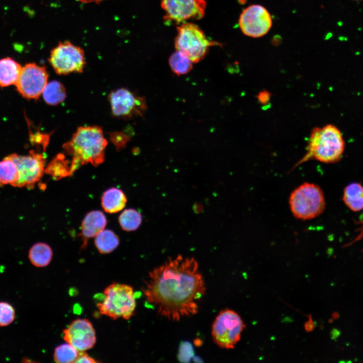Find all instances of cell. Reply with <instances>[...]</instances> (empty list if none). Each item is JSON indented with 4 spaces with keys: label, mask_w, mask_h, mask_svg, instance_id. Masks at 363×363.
Masks as SVG:
<instances>
[{
    "label": "cell",
    "mask_w": 363,
    "mask_h": 363,
    "mask_svg": "<svg viewBox=\"0 0 363 363\" xmlns=\"http://www.w3.org/2000/svg\"><path fill=\"white\" fill-rule=\"evenodd\" d=\"M48 74L44 66L28 63L22 67L15 84L20 94L28 99H37L42 95L46 85Z\"/></svg>",
    "instance_id": "11"
},
{
    "label": "cell",
    "mask_w": 363,
    "mask_h": 363,
    "mask_svg": "<svg viewBox=\"0 0 363 363\" xmlns=\"http://www.w3.org/2000/svg\"><path fill=\"white\" fill-rule=\"evenodd\" d=\"M242 32L246 36L259 38L266 35L272 25L268 11L260 5H252L243 10L238 19Z\"/></svg>",
    "instance_id": "12"
},
{
    "label": "cell",
    "mask_w": 363,
    "mask_h": 363,
    "mask_svg": "<svg viewBox=\"0 0 363 363\" xmlns=\"http://www.w3.org/2000/svg\"><path fill=\"white\" fill-rule=\"evenodd\" d=\"M118 236L112 230H103L96 236L95 245L100 253L108 254L114 250L118 246Z\"/></svg>",
    "instance_id": "21"
},
{
    "label": "cell",
    "mask_w": 363,
    "mask_h": 363,
    "mask_svg": "<svg viewBox=\"0 0 363 363\" xmlns=\"http://www.w3.org/2000/svg\"><path fill=\"white\" fill-rule=\"evenodd\" d=\"M16 316L14 307L6 301H0V327L7 326L12 324Z\"/></svg>",
    "instance_id": "27"
},
{
    "label": "cell",
    "mask_w": 363,
    "mask_h": 363,
    "mask_svg": "<svg viewBox=\"0 0 363 363\" xmlns=\"http://www.w3.org/2000/svg\"><path fill=\"white\" fill-rule=\"evenodd\" d=\"M19 178L17 166L9 156L0 161V186L9 184L14 187Z\"/></svg>",
    "instance_id": "22"
},
{
    "label": "cell",
    "mask_w": 363,
    "mask_h": 363,
    "mask_svg": "<svg viewBox=\"0 0 363 363\" xmlns=\"http://www.w3.org/2000/svg\"><path fill=\"white\" fill-rule=\"evenodd\" d=\"M9 156L15 163L19 174V180L14 187L33 189L44 173V156L32 150L26 155L14 153Z\"/></svg>",
    "instance_id": "10"
},
{
    "label": "cell",
    "mask_w": 363,
    "mask_h": 363,
    "mask_svg": "<svg viewBox=\"0 0 363 363\" xmlns=\"http://www.w3.org/2000/svg\"><path fill=\"white\" fill-rule=\"evenodd\" d=\"M22 69L20 64L11 57L0 59V87L15 85Z\"/></svg>",
    "instance_id": "16"
},
{
    "label": "cell",
    "mask_w": 363,
    "mask_h": 363,
    "mask_svg": "<svg viewBox=\"0 0 363 363\" xmlns=\"http://www.w3.org/2000/svg\"><path fill=\"white\" fill-rule=\"evenodd\" d=\"M290 211L297 219L315 218L325 210L326 202L321 188L313 183H304L295 188L289 198Z\"/></svg>",
    "instance_id": "4"
},
{
    "label": "cell",
    "mask_w": 363,
    "mask_h": 363,
    "mask_svg": "<svg viewBox=\"0 0 363 363\" xmlns=\"http://www.w3.org/2000/svg\"><path fill=\"white\" fill-rule=\"evenodd\" d=\"M64 340L79 351L92 348L96 342L95 329L87 319H77L63 330Z\"/></svg>",
    "instance_id": "14"
},
{
    "label": "cell",
    "mask_w": 363,
    "mask_h": 363,
    "mask_svg": "<svg viewBox=\"0 0 363 363\" xmlns=\"http://www.w3.org/2000/svg\"><path fill=\"white\" fill-rule=\"evenodd\" d=\"M107 145L101 127H79L71 140L63 146L64 153L72 157L70 162L71 175L81 165L88 163L94 166L101 164L104 160Z\"/></svg>",
    "instance_id": "2"
},
{
    "label": "cell",
    "mask_w": 363,
    "mask_h": 363,
    "mask_svg": "<svg viewBox=\"0 0 363 363\" xmlns=\"http://www.w3.org/2000/svg\"><path fill=\"white\" fill-rule=\"evenodd\" d=\"M75 362L94 363L98 362V361L95 360L93 358L90 357L85 351H80L79 355Z\"/></svg>",
    "instance_id": "29"
},
{
    "label": "cell",
    "mask_w": 363,
    "mask_h": 363,
    "mask_svg": "<svg viewBox=\"0 0 363 363\" xmlns=\"http://www.w3.org/2000/svg\"><path fill=\"white\" fill-rule=\"evenodd\" d=\"M193 63L187 56L176 50L169 59V66L173 73L178 75H185L192 69Z\"/></svg>",
    "instance_id": "25"
},
{
    "label": "cell",
    "mask_w": 363,
    "mask_h": 363,
    "mask_svg": "<svg viewBox=\"0 0 363 363\" xmlns=\"http://www.w3.org/2000/svg\"><path fill=\"white\" fill-rule=\"evenodd\" d=\"M48 62L58 75L82 73L86 65L83 49L69 41L60 42L52 49Z\"/></svg>",
    "instance_id": "8"
},
{
    "label": "cell",
    "mask_w": 363,
    "mask_h": 363,
    "mask_svg": "<svg viewBox=\"0 0 363 363\" xmlns=\"http://www.w3.org/2000/svg\"><path fill=\"white\" fill-rule=\"evenodd\" d=\"M52 255V249L48 245L44 243H37L30 249L28 258L34 266L44 267L50 263Z\"/></svg>",
    "instance_id": "19"
},
{
    "label": "cell",
    "mask_w": 363,
    "mask_h": 363,
    "mask_svg": "<svg viewBox=\"0 0 363 363\" xmlns=\"http://www.w3.org/2000/svg\"><path fill=\"white\" fill-rule=\"evenodd\" d=\"M142 221L141 213L135 209L130 208L123 211L118 217L122 228L126 231L137 230Z\"/></svg>",
    "instance_id": "24"
},
{
    "label": "cell",
    "mask_w": 363,
    "mask_h": 363,
    "mask_svg": "<svg viewBox=\"0 0 363 363\" xmlns=\"http://www.w3.org/2000/svg\"><path fill=\"white\" fill-rule=\"evenodd\" d=\"M344 149L342 133L337 127L328 124L314 128L311 132L306 153L294 167L311 159L335 163L341 158Z\"/></svg>",
    "instance_id": "3"
},
{
    "label": "cell",
    "mask_w": 363,
    "mask_h": 363,
    "mask_svg": "<svg viewBox=\"0 0 363 363\" xmlns=\"http://www.w3.org/2000/svg\"><path fill=\"white\" fill-rule=\"evenodd\" d=\"M174 44L176 50L187 56L194 63L204 58L210 47L221 44L209 39L197 25L187 22L177 28Z\"/></svg>",
    "instance_id": "6"
},
{
    "label": "cell",
    "mask_w": 363,
    "mask_h": 363,
    "mask_svg": "<svg viewBox=\"0 0 363 363\" xmlns=\"http://www.w3.org/2000/svg\"><path fill=\"white\" fill-rule=\"evenodd\" d=\"M109 101L113 115L123 118L141 115L146 109L144 98L136 96L126 88L111 91Z\"/></svg>",
    "instance_id": "13"
},
{
    "label": "cell",
    "mask_w": 363,
    "mask_h": 363,
    "mask_svg": "<svg viewBox=\"0 0 363 363\" xmlns=\"http://www.w3.org/2000/svg\"><path fill=\"white\" fill-rule=\"evenodd\" d=\"M106 222L105 215L99 210L91 211L86 215L81 225L83 248L87 246L88 239L95 237L104 230Z\"/></svg>",
    "instance_id": "15"
},
{
    "label": "cell",
    "mask_w": 363,
    "mask_h": 363,
    "mask_svg": "<svg viewBox=\"0 0 363 363\" xmlns=\"http://www.w3.org/2000/svg\"><path fill=\"white\" fill-rule=\"evenodd\" d=\"M257 98L261 104H266L270 100V93L266 90H263L259 93Z\"/></svg>",
    "instance_id": "30"
},
{
    "label": "cell",
    "mask_w": 363,
    "mask_h": 363,
    "mask_svg": "<svg viewBox=\"0 0 363 363\" xmlns=\"http://www.w3.org/2000/svg\"><path fill=\"white\" fill-rule=\"evenodd\" d=\"M245 327L243 320L236 312L227 309L223 310L219 312L212 324L213 340L222 348L233 349L240 340Z\"/></svg>",
    "instance_id": "7"
},
{
    "label": "cell",
    "mask_w": 363,
    "mask_h": 363,
    "mask_svg": "<svg viewBox=\"0 0 363 363\" xmlns=\"http://www.w3.org/2000/svg\"><path fill=\"white\" fill-rule=\"evenodd\" d=\"M333 330L335 332V333H333V332H332V333H333V338H336L340 335V333L339 331V330H338L337 329H334Z\"/></svg>",
    "instance_id": "32"
},
{
    "label": "cell",
    "mask_w": 363,
    "mask_h": 363,
    "mask_svg": "<svg viewBox=\"0 0 363 363\" xmlns=\"http://www.w3.org/2000/svg\"><path fill=\"white\" fill-rule=\"evenodd\" d=\"M79 352L76 348L66 342L55 347L53 353L54 360L58 363L75 362Z\"/></svg>",
    "instance_id": "26"
},
{
    "label": "cell",
    "mask_w": 363,
    "mask_h": 363,
    "mask_svg": "<svg viewBox=\"0 0 363 363\" xmlns=\"http://www.w3.org/2000/svg\"><path fill=\"white\" fill-rule=\"evenodd\" d=\"M161 6L167 24H180L189 20H200L205 15V0H162Z\"/></svg>",
    "instance_id": "9"
},
{
    "label": "cell",
    "mask_w": 363,
    "mask_h": 363,
    "mask_svg": "<svg viewBox=\"0 0 363 363\" xmlns=\"http://www.w3.org/2000/svg\"><path fill=\"white\" fill-rule=\"evenodd\" d=\"M42 95L45 102L50 105L61 103L67 96L64 86L60 82L55 80L47 83Z\"/></svg>",
    "instance_id": "20"
},
{
    "label": "cell",
    "mask_w": 363,
    "mask_h": 363,
    "mask_svg": "<svg viewBox=\"0 0 363 363\" xmlns=\"http://www.w3.org/2000/svg\"><path fill=\"white\" fill-rule=\"evenodd\" d=\"M177 355L178 360L183 362H189L194 356V351L192 345L188 341L181 342Z\"/></svg>",
    "instance_id": "28"
},
{
    "label": "cell",
    "mask_w": 363,
    "mask_h": 363,
    "mask_svg": "<svg viewBox=\"0 0 363 363\" xmlns=\"http://www.w3.org/2000/svg\"><path fill=\"white\" fill-rule=\"evenodd\" d=\"M104 298L97 304L99 312L112 320H129L134 315L136 300L133 288L126 284L113 283L104 290Z\"/></svg>",
    "instance_id": "5"
},
{
    "label": "cell",
    "mask_w": 363,
    "mask_h": 363,
    "mask_svg": "<svg viewBox=\"0 0 363 363\" xmlns=\"http://www.w3.org/2000/svg\"><path fill=\"white\" fill-rule=\"evenodd\" d=\"M343 201L352 211H360L363 209V186L358 183H352L343 190Z\"/></svg>",
    "instance_id": "18"
},
{
    "label": "cell",
    "mask_w": 363,
    "mask_h": 363,
    "mask_svg": "<svg viewBox=\"0 0 363 363\" xmlns=\"http://www.w3.org/2000/svg\"><path fill=\"white\" fill-rule=\"evenodd\" d=\"M354 1H360V0H354Z\"/></svg>",
    "instance_id": "33"
},
{
    "label": "cell",
    "mask_w": 363,
    "mask_h": 363,
    "mask_svg": "<svg viewBox=\"0 0 363 363\" xmlns=\"http://www.w3.org/2000/svg\"><path fill=\"white\" fill-rule=\"evenodd\" d=\"M127 201V197L121 190L111 188L104 192L101 203L106 212L115 213L124 209Z\"/></svg>",
    "instance_id": "17"
},
{
    "label": "cell",
    "mask_w": 363,
    "mask_h": 363,
    "mask_svg": "<svg viewBox=\"0 0 363 363\" xmlns=\"http://www.w3.org/2000/svg\"><path fill=\"white\" fill-rule=\"evenodd\" d=\"M142 290L149 308L178 321L198 313L206 286L196 260L179 255L150 271Z\"/></svg>",
    "instance_id": "1"
},
{
    "label": "cell",
    "mask_w": 363,
    "mask_h": 363,
    "mask_svg": "<svg viewBox=\"0 0 363 363\" xmlns=\"http://www.w3.org/2000/svg\"><path fill=\"white\" fill-rule=\"evenodd\" d=\"M78 1L84 4L96 3H98L104 0H77Z\"/></svg>",
    "instance_id": "31"
},
{
    "label": "cell",
    "mask_w": 363,
    "mask_h": 363,
    "mask_svg": "<svg viewBox=\"0 0 363 363\" xmlns=\"http://www.w3.org/2000/svg\"><path fill=\"white\" fill-rule=\"evenodd\" d=\"M44 172L51 175L55 179L71 175L70 163L63 154H58L45 169Z\"/></svg>",
    "instance_id": "23"
}]
</instances>
